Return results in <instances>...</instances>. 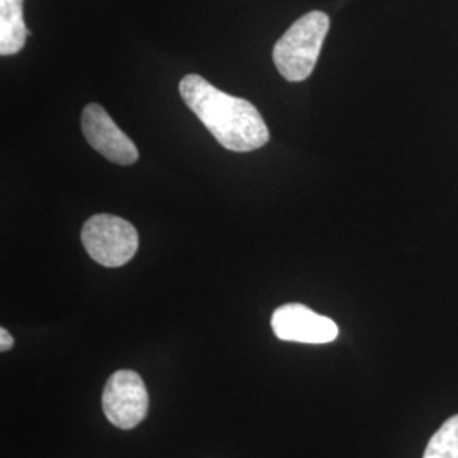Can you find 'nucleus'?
I'll return each mask as SVG.
<instances>
[{
  "label": "nucleus",
  "mask_w": 458,
  "mask_h": 458,
  "mask_svg": "<svg viewBox=\"0 0 458 458\" xmlns=\"http://www.w3.org/2000/svg\"><path fill=\"white\" fill-rule=\"evenodd\" d=\"M181 96L221 147L246 153L268 143L262 114L245 98L229 96L196 73L182 79Z\"/></svg>",
  "instance_id": "obj_1"
},
{
  "label": "nucleus",
  "mask_w": 458,
  "mask_h": 458,
  "mask_svg": "<svg viewBox=\"0 0 458 458\" xmlns=\"http://www.w3.org/2000/svg\"><path fill=\"white\" fill-rule=\"evenodd\" d=\"M327 31L329 17L321 11L297 19L274 48L278 73L289 82L306 81L319 58Z\"/></svg>",
  "instance_id": "obj_2"
},
{
  "label": "nucleus",
  "mask_w": 458,
  "mask_h": 458,
  "mask_svg": "<svg viewBox=\"0 0 458 458\" xmlns=\"http://www.w3.org/2000/svg\"><path fill=\"white\" fill-rule=\"evenodd\" d=\"M82 243L92 260L115 268L136 255L140 236L126 219L113 214H96L83 225Z\"/></svg>",
  "instance_id": "obj_3"
},
{
  "label": "nucleus",
  "mask_w": 458,
  "mask_h": 458,
  "mask_svg": "<svg viewBox=\"0 0 458 458\" xmlns=\"http://www.w3.org/2000/svg\"><path fill=\"white\" fill-rule=\"evenodd\" d=\"M148 391L134 370H117L106 384L102 408L107 420L121 429H132L147 418Z\"/></svg>",
  "instance_id": "obj_4"
},
{
  "label": "nucleus",
  "mask_w": 458,
  "mask_h": 458,
  "mask_svg": "<svg viewBox=\"0 0 458 458\" xmlns=\"http://www.w3.org/2000/svg\"><path fill=\"white\" fill-rule=\"evenodd\" d=\"M272 329L278 340L297 344H331L338 338L333 319L302 304H285L272 314Z\"/></svg>",
  "instance_id": "obj_5"
},
{
  "label": "nucleus",
  "mask_w": 458,
  "mask_h": 458,
  "mask_svg": "<svg viewBox=\"0 0 458 458\" xmlns=\"http://www.w3.org/2000/svg\"><path fill=\"white\" fill-rule=\"evenodd\" d=\"M82 131L89 145L117 165H132L140 153L131 140L115 126L113 117L98 104H89L82 113Z\"/></svg>",
  "instance_id": "obj_6"
},
{
  "label": "nucleus",
  "mask_w": 458,
  "mask_h": 458,
  "mask_svg": "<svg viewBox=\"0 0 458 458\" xmlns=\"http://www.w3.org/2000/svg\"><path fill=\"white\" fill-rule=\"evenodd\" d=\"M24 0H0V55L11 56L24 48L30 31L22 16Z\"/></svg>",
  "instance_id": "obj_7"
},
{
  "label": "nucleus",
  "mask_w": 458,
  "mask_h": 458,
  "mask_svg": "<svg viewBox=\"0 0 458 458\" xmlns=\"http://www.w3.org/2000/svg\"><path fill=\"white\" fill-rule=\"evenodd\" d=\"M423 458H458V414L446 420L433 435Z\"/></svg>",
  "instance_id": "obj_8"
},
{
  "label": "nucleus",
  "mask_w": 458,
  "mask_h": 458,
  "mask_svg": "<svg viewBox=\"0 0 458 458\" xmlns=\"http://www.w3.org/2000/svg\"><path fill=\"white\" fill-rule=\"evenodd\" d=\"M14 346V338L11 336V333L5 329V327H2L0 329V350L2 352H7V350H11Z\"/></svg>",
  "instance_id": "obj_9"
}]
</instances>
